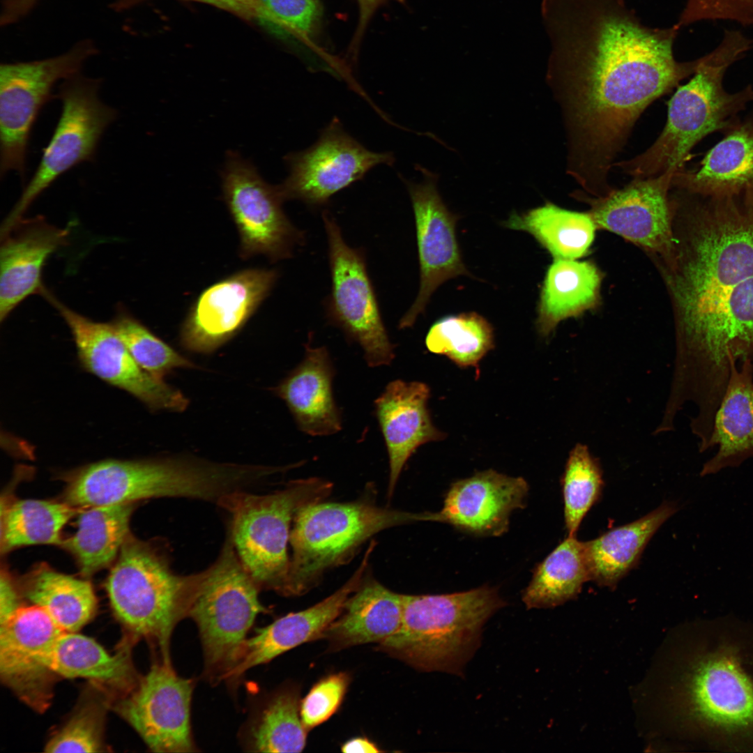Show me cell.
Masks as SVG:
<instances>
[{"label":"cell","mask_w":753,"mask_h":753,"mask_svg":"<svg viewBox=\"0 0 753 753\" xmlns=\"http://www.w3.org/2000/svg\"><path fill=\"white\" fill-rule=\"evenodd\" d=\"M553 43L548 81L560 105L567 162L609 173L643 112L693 75L677 61L680 28L644 24L625 0H545Z\"/></svg>","instance_id":"1"},{"label":"cell","mask_w":753,"mask_h":753,"mask_svg":"<svg viewBox=\"0 0 753 753\" xmlns=\"http://www.w3.org/2000/svg\"><path fill=\"white\" fill-rule=\"evenodd\" d=\"M675 250L661 271L673 309L753 277V190L703 196L671 188Z\"/></svg>","instance_id":"2"},{"label":"cell","mask_w":753,"mask_h":753,"mask_svg":"<svg viewBox=\"0 0 753 753\" xmlns=\"http://www.w3.org/2000/svg\"><path fill=\"white\" fill-rule=\"evenodd\" d=\"M753 47V39L740 31H724L720 43L701 57L693 77L678 86L668 104L667 123L656 141L644 152L615 162L634 178H649L685 167L693 148L713 132L724 134L740 119L739 113L753 101V87L729 93L724 76L733 63Z\"/></svg>","instance_id":"3"},{"label":"cell","mask_w":753,"mask_h":753,"mask_svg":"<svg viewBox=\"0 0 753 753\" xmlns=\"http://www.w3.org/2000/svg\"><path fill=\"white\" fill-rule=\"evenodd\" d=\"M399 630L378 651L421 671L463 675L488 619L506 604L496 587L447 594H402Z\"/></svg>","instance_id":"4"},{"label":"cell","mask_w":753,"mask_h":753,"mask_svg":"<svg viewBox=\"0 0 753 753\" xmlns=\"http://www.w3.org/2000/svg\"><path fill=\"white\" fill-rule=\"evenodd\" d=\"M249 480L245 464L170 458L108 459L68 473L65 502L81 509L158 497L218 501Z\"/></svg>","instance_id":"5"},{"label":"cell","mask_w":753,"mask_h":753,"mask_svg":"<svg viewBox=\"0 0 753 753\" xmlns=\"http://www.w3.org/2000/svg\"><path fill=\"white\" fill-rule=\"evenodd\" d=\"M205 570L181 575L165 553L129 534L105 587L117 619L134 636L153 641L171 664L169 644L177 623L188 616Z\"/></svg>","instance_id":"6"},{"label":"cell","mask_w":753,"mask_h":753,"mask_svg":"<svg viewBox=\"0 0 753 753\" xmlns=\"http://www.w3.org/2000/svg\"><path fill=\"white\" fill-rule=\"evenodd\" d=\"M432 519V512H405L364 500L322 501L303 507L296 514L291 529L292 554L284 595L307 593L327 571L346 563L376 533Z\"/></svg>","instance_id":"7"},{"label":"cell","mask_w":753,"mask_h":753,"mask_svg":"<svg viewBox=\"0 0 753 753\" xmlns=\"http://www.w3.org/2000/svg\"><path fill=\"white\" fill-rule=\"evenodd\" d=\"M333 487L327 480L311 477L292 480L272 494L257 495L239 489L218 501L231 515L229 534L237 555L260 589L284 595L291 524L301 508L324 501Z\"/></svg>","instance_id":"8"},{"label":"cell","mask_w":753,"mask_h":753,"mask_svg":"<svg viewBox=\"0 0 753 753\" xmlns=\"http://www.w3.org/2000/svg\"><path fill=\"white\" fill-rule=\"evenodd\" d=\"M260 590L241 563L229 534L219 556L205 570L188 614L198 627L205 676L211 680H226L256 617L268 612L259 600Z\"/></svg>","instance_id":"9"},{"label":"cell","mask_w":753,"mask_h":753,"mask_svg":"<svg viewBox=\"0 0 753 753\" xmlns=\"http://www.w3.org/2000/svg\"><path fill=\"white\" fill-rule=\"evenodd\" d=\"M100 79L80 73L64 79L59 89L61 115L39 165L1 227L7 234L21 220L31 204L63 174L92 161L99 141L117 112L98 97Z\"/></svg>","instance_id":"10"},{"label":"cell","mask_w":753,"mask_h":753,"mask_svg":"<svg viewBox=\"0 0 753 753\" xmlns=\"http://www.w3.org/2000/svg\"><path fill=\"white\" fill-rule=\"evenodd\" d=\"M328 245L331 289L325 301L326 319L340 328L348 340L363 349L367 365H389L395 358L382 319L365 253L350 247L341 229L327 211L322 214Z\"/></svg>","instance_id":"11"},{"label":"cell","mask_w":753,"mask_h":753,"mask_svg":"<svg viewBox=\"0 0 753 753\" xmlns=\"http://www.w3.org/2000/svg\"><path fill=\"white\" fill-rule=\"evenodd\" d=\"M98 52L83 40L60 55L38 61L0 66V174L10 171L24 178L31 131L42 107L51 98L54 85L79 73L84 63Z\"/></svg>","instance_id":"12"},{"label":"cell","mask_w":753,"mask_h":753,"mask_svg":"<svg viewBox=\"0 0 753 753\" xmlns=\"http://www.w3.org/2000/svg\"><path fill=\"white\" fill-rule=\"evenodd\" d=\"M224 201L240 236V254H264L272 260L290 257L304 234L282 208L279 185L266 182L250 162L229 151L221 172Z\"/></svg>","instance_id":"13"},{"label":"cell","mask_w":753,"mask_h":753,"mask_svg":"<svg viewBox=\"0 0 753 753\" xmlns=\"http://www.w3.org/2000/svg\"><path fill=\"white\" fill-rule=\"evenodd\" d=\"M674 174L636 178L603 197H591L583 190L572 195L589 206L588 212L597 229L613 232L639 247L662 271L671 264L675 250L669 197Z\"/></svg>","instance_id":"14"},{"label":"cell","mask_w":753,"mask_h":753,"mask_svg":"<svg viewBox=\"0 0 753 753\" xmlns=\"http://www.w3.org/2000/svg\"><path fill=\"white\" fill-rule=\"evenodd\" d=\"M43 296L68 326L82 367L105 382L126 391L151 411H184L188 400L135 360L112 323L95 321L61 303L47 289Z\"/></svg>","instance_id":"15"},{"label":"cell","mask_w":753,"mask_h":753,"mask_svg":"<svg viewBox=\"0 0 753 753\" xmlns=\"http://www.w3.org/2000/svg\"><path fill=\"white\" fill-rule=\"evenodd\" d=\"M289 174L279 185L287 199H298L310 206H322L330 198L361 179L373 167L391 165V153L367 149L349 135L334 119L319 139L307 149L286 157Z\"/></svg>","instance_id":"16"},{"label":"cell","mask_w":753,"mask_h":753,"mask_svg":"<svg viewBox=\"0 0 753 753\" xmlns=\"http://www.w3.org/2000/svg\"><path fill=\"white\" fill-rule=\"evenodd\" d=\"M193 689V680L178 676L172 664L161 660L119 702L118 711L153 752H192Z\"/></svg>","instance_id":"17"},{"label":"cell","mask_w":753,"mask_h":753,"mask_svg":"<svg viewBox=\"0 0 753 753\" xmlns=\"http://www.w3.org/2000/svg\"><path fill=\"white\" fill-rule=\"evenodd\" d=\"M278 277L275 270L248 268L211 285L198 296L181 330L186 349L214 351L233 337L268 295Z\"/></svg>","instance_id":"18"},{"label":"cell","mask_w":753,"mask_h":753,"mask_svg":"<svg viewBox=\"0 0 753 753\" xmlns=\"http://www.w3.org/2000/svg\"><path fill=\"white\" fill-rule=\"evenodd\" d=\"M422 172V182L406 181L415 217L420 287L413 305L398 323L399 329L413 326L441 284L459 275H469L456 238L458 218L444 204L437 190L435 175L423 168Z\"/></svg>","instance_id":"19"},{"label":"cell","mask_w":753,"mask_h":753,"mask_svg":"<svg viewBox=\"0 0 753 753\" xmlns=\"http://www.w3.org/2000/svg\"><path fill=\"white\" fill-rule=\"evenodd\" d=\"M65 631L42 607H20L0 624V676L24 702L38 710L47 708L53 676L51 649Z\"/></svg>","instance_id":"20"},{"label":"cell","mask_w":753,"mask_h":753,"mask_svg":"<svg viewBox=\"0 0 753 753\" xmlns=\"http://www.w3.org/2000/svg\"><path fill=\"white\" fill-rule=\"evenodd\" d=\"M680 691L686 713L694 719L725 730L753 726V680L729 654L696 662Z\"/></svg>","instance_id":"21"},{"label":"cell","mask_w":753,"mask_h":753,"mask_svg":"<svg viewBox=\"0 0 753 753\" xmlns=\"http://www.w3.org/2000/svg\"><path fill=\"white\" fill-rule=\"evenodd\" d=\"M372 549L368 548L351 577L331 595L302 611L289 613L256 630L246 639L241 655L226 680L234 684L248 669L270 662L308 641L320 639L329 625L365 579Z\"/></svg>","instance_id":"22"},{"label":"cell","mask_w":753,"mask_h":753,"mask_svg":"<svg viewBox=\"0 0 753 753\" xmlns=\"http://www.w3.org/2000/svg\"><path fill=\"white\" fill-rule=\"evenodd\" d=\"M528 492L521 477L483 471L451 485L436 522L476 535H501L508 529L510 513L524 508Z\"/></svg>","instance_id":"23"},{"label":"cell","mask_w":753,"mask_h":753,"mask_svg":"<svg viewBox=\"0 0 753 753\" xmlns=\"http://www.w3.org/2000/svg\"><path fill=\"white\" fill-rule=\"evenodd\" d=\"M69 235V227H56L38 216L23 218L1 237V321L29 296L42 295L45 264L67 244Z\"/></svg>","instance_id":"24"},{"label":"cell","mask_w":753,"mask_h":753,"mask_svg":"<svg viewBox=\"0 0 753 753\" xmlns=\"http://www.w3.org/2000/svg\"><path fill=\"white\" fill-rule=\"evenodd\" d=\"M429 393V387L423 382L396 379L387 384L374 402V416L388 455L389 498L416 449L445 437L432 421L427 407Z\"/></svg>","instance_id":"25"},{"label":"cell","mask_w":753,"mask_h":753,"mask_svg":"<svg viewBox=\"0 0 753 753\" xmlns=\"http://www.w3.org/2000/svg\"><path fill=\"white\" fill-rule=\"evenodd\" d=\"M305 345L302 361L274 388L298 429L310 436H328L342 429V416L333 393L335 369L324 346Z\"/></svg>","instance_id":"26"},{"label":"cell","mask_w":753,"mask_h":753,"mask_svg":"<svg viewBox=\"0 0 753 753\" xmlns=\"http://www.w3.org/2000/svg\"><path fill=\"white\" fill-rule=\"evenodd\" d=\"M723 135L696 167L674 174L671 188L703 196L753 190V112Z\"/></svg>","instance_id":"27"},{"label":"cell","mask_w":753,"mask_h":753,"mask_svg":"<svg viewBox=\"0 0 753 753\" xmlns=\"http://www.w3.org/2000/svg\"><path fill=\"white\" fill-rule=\"evenodd\" d=\"M730 374L716 412L710 448L716 454L703 466L701 476L737 467L753 457V363L729 358Z\"/></svg>","instance_id":"28"},{"label":"cell","mask_w":753,"mask_h":753,"mask_svg":"<svg viewBox=\"0 0 753 753\" xmlns=\"http://www.w3.org/2000/svg\"><path fill=\"white\" fill-rule=\"evenodd\" d=\"M402 618V594L374 579H365L321 639L327 641L330 651L365 644H378L399 630Z\"/></svg>","instance_id":"29"},{"label":"cell","mask_w":753,"mask_h":753,"mask_svg":"<svg viewBox=\"0 0 753 753\" xmlns=\"http://www.w3.org/2000/svg\"><path fill=\"white\" fill-rule=\"evenodd\" d=\"M602 273L592 261L554 259L540 291L536 327L548 337L559 323L596 308L600 303Z\"/></svg>","instance_id":"30"},{"label":"cell","mask_w":753,"mask_h":753,"mask_svg":"<svg viewBox=\"0 0 753 753\" xmlns=\"http://www.w3.org/2000/svg\"><path fill=\"white\" fill-rule=\"evenodd\" d=\"M677 510L676 503L664 502L637 520L584 542L590 580L615 587L638 563L655 532Z\"/></svg>","instance_id":"31"},{"label":"cell","mask_w":753,"mask_h":753,"mask_svg":"<svg viewBox=\"0 0 753 753\" xmlns=\"http://www.w3.org/2000/svg\"><path fill=\"white\" fill-rule=\"evenodd\" d=\"M48 666L65 678H84L116 689L132 690L137 676L130 652L122 649L112 655L91 637L63 632L54 642Z\"/></svg>","instance_id":"32"},{"label":"cell","mask_w":753,"mask_h":753,"mask_svg":"<svg viewBox=\"0 0 753 753\" xmlns=\"http://www.w3.org/2000/svg\"><path fill=\"white\" fill-rule=\"evenodd\" d=\"M133 503L88 508L80 511L76 533L62 547L77 560L85 576L112 562L129 535Z\"/></svg>","instance_id":"33"},{"label":"cell","mask_w":753,"mask_h":753,"mask_svg":"<svg viewBox=\"0 0 753 753\" xmlns=\"http://www.w3.org/2000/svg\"><path fill=\"white\" fill-rule=\"evenodd\" d=\"M504 225L530 234L554 259H578L586 255L597 229L588 211H569L551 202L525 213H512Z\"/></svg>","instance_id":"34"},{"label":"cell","mask_w":753,"mask_h":753,"mask_svg":"<svg viewBox=\"0 0 753 753\" xmlns=\"http://www.w3.org/2000/svg\"><path fill=\"white\" fill-rule=\"evenodd\" d=\"M23 585L26 597L44 609L65 632H77L95 614L97 600L91 584L45 563L36 566Z\"/></svg>","instance_id":"35"},{"label":"cell","mask_w":753,"mask_h":753,"mask_svg":"<svg viewBox=\"0 0 753 753\" xmlns=\"http://www.w3.org/2000/svg\"><path fill=\"white\" fill-rule=\"evenodd\" d=\"M300 692L295 685L272 693L250 720L244 731L247 749L257 752H301L307 732L300 715Z\"/></svg>","instance_id":"36"},{"label":"cell","mask_w":753,"mask_h":753,"mask_svg":"<svg viewBox=\"0 0 753 753\" xmlns=\"http://www.w3.org/2000/svg\"><path fill=\"white\" fill-rule=\"evenodd\" d=\"M588 580L584 542L568 535L535 567L522 600L527 609L554 607L574 599Z\"/></svg>","instance_id":"37"},{"label":"cell","mask_w":753,"mask_h":753,"mask_svg":"<svg viewBox=\"0 0 753 753\" xmlns=\"http://www.w3.org/2000/svg\"><path fill=\"white\" fill-rule=\"evenodd\" d=\"M1 552L33 545L63 543L61 531L81 509L66 502L24 499L1 502Z\"/></svg>","instance_id":"38"},{"label":"cell","mask_w":753,"mask_h":753,"mask_svg":"<svg viewBox=\"0 0 753 753\" xmlns=\"http://www.w3.org/2000/svg\"><path fill=\"white\" fill-rule=\"evenodd\" d=\"M425 345L431 353L446 356L459 367H478L494 347L493 328L476 312L447 316L429 328Z\"/></svg>","instance_id":"39"},{"label":"cell","mask_w":753,"mask_h":753,"mask_svg":"<svg viewBox=\"0 0 753 753\" xmlns=\"http://www.w3.org/2000/svg\"><path fill=\"white\" fill-rule=\"evenodd\" d=\"M561 483L565 527L568 535H575L603 487L600 463L586 445L578 443L570 450Z\"/></svg>","instance_id":"40"},{"label":"cell","mask_w":753,"mask_h":753,"mask_svg":"<svg viewBox=\"0 0 753 753\" xmlns=\"http://www.w3.org/2000/svg\"><path fill=\"white\" fill-rule=\"evenodd\" d=\"M112 324L135 360L152 376L163 379L174 369L195 366L123 308Z\"/></svg>","instance_id":"41"},{"label":"cell","mask_w":753,"mask_h":753,"mask_svg":"<svg viewBox=\"0 0 753 753\" xmlns=\"http://www.w3.org/2000/svg\"><path fill=\"white\" fill-rule=\"evenodd\" d=\"M107 703L88 697L79 703L68 722L45 746L46 752H100L104 751Z\"/></svg>","instance_id":"42"},{"label":"cell","mask_w":753,"mask_h":753,"mask_svg":"<svg viewBox=\"0 0 753 753\" xmlns=\"http://www.w3.org/2000/svg\"><path fill=\"white\" fill-rule=\"evenodd\" d=\"M262 24L280 35L307 40L317 31L322 16L320 0H258Z\"/></svg>","instance_id":"43"},{"label":"cell","mask_w":753,"mask_h":753,"mask_svg":"<svg viewBox=\"0 0 753 753\" xmlns=\"http://www.w3.org/2000/svg\"><path fill=\"white\" fill-rule=\"evenodd\" d=\"M350 683V675L340 671L323 677L311 687L300 703L301 717L308 731L327 721L338 710Z\"/></svg>","instance_id":"44"},{"label":"cell","mask_w":753,"mask_h":753,"mask_svg":"<svg viewBox=\"0 0 753 753\" xmlns=\"http://www.w3.org/2000/svg\"><path fill=\"white\" fill-rule=\"evenodd\" d=\"M148 0H115L112 8L116 11L130 9ZM208 3L230 12L247 20L262 23L263 13L258 0H185Z\"/></svg>","instance_id":"45"},{"label":"cell","mask_w":753,"mask_h":753,"mask_svg":"<svg viewBox=\"0 0 753 753\" xmlns=\"http://www.w3.org/2000/svg\"><path fill=\"white\" fill-rule=\"evenodd\" d=\"M17 589L8 571L1 570L0 624L6 621L20 607Z\"/></svg>","instance_id":"46"},{"label":"cell","mask_w":753,"mask_h":753,"mask_svg":"<svg viewBox=\"0 0 753 753\" xmlns=\"http://www.w3.org/2000/svg\"><path fill=\"white\" fill-rule=\"evenodd\" d=\"M39 0H4L0 15L1 25L11 24L26 16Z\"/></svg>","instance_id":"47"},{"label":"cell","mask_w":753,"mask_h":753,"mask_svg":"<svg viewBox=\"0 0 753 753\" xmlns=\"http://www.w3.org/2000/svg\"><path fill=\"white\" fill-rule=\"evenodd\" d=\"M341 750L347 753H379L383 752L374 741L366 736H357L350 738L341 745Z\"/></svg>","instance_id":"48"},{"label":"cell","mask_w":753,"mask_h":753,"mask_svg":"<svg viewBox=\"0 0 753 753\" xmlns=\"http://www.w3.org/2000/svg\"><path fill=\"white\" fill-rule=\"evenodd\" d=\"M386 0H357L359 7V21L357 32L356 33V43L360 39L365 29L367 22L376 11V10L385 2Z\"/></svg>","instance_id":"49"}]
</instances>
